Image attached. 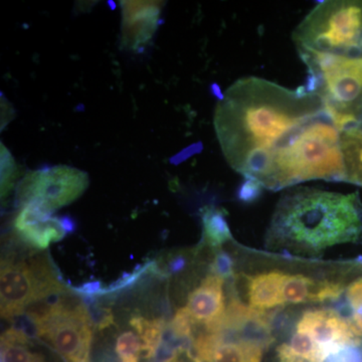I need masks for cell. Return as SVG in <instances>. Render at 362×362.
I'll return each mask as SVG.
<instances>
[{"instance_id": "obj_13", "label": "cell", "mask_w": 362, "mask_h": 362, "mask_svg": "<svg viewBox=\"0 0 362 362\" xmlns=\"http://www.w3.org/2000/svg\"><path fill=\"white\" fill-rule=\"evenodd\" d=\"M330 354L308 333L297 329L277 349L278 362H327Z\"/></svg>"}, {"instance_id": "obj_2", "label": "cell", "mask_w": 362, "mask_h": 362, "mask_svg": "<svg viewBox=\"0 0 362 362\" xmlns=\"http://www.w3.org/2000/svg\"><path fill=\"white\" fill-rule=\"evenodd\" d=\"M362 235V206L357 194L296 190L279 202L272 220V244L318 252L356 242Z\"/></svg>"}, {"instance_id": "obj_6", "label": "cell", "mask_w": 362, "mask_h": 362, "mask_svg": "<svg viewBox=\"0 0 362 362\" xmlns=\"http://www.w3.org/2000/svg\"><path fill=\"white\" fill-rule=\"evenodd\" d=\"M68 294L45 257L14 261L2 259L0 274L1 317L13 319L42 300Z\"/></svg>"}, {"instance_id": "obj_25", "label": "cell", "mask_w": 362, "mask_h": 362, "mask_svg": "<svg viewBox=\"0 0 362 362\" xmlns=\"http://www.w3.org/2000/svg\"><path fill=\"white\" fill-rule=\"evenodd\" d=\"M187 265V259L183 258L182 256L175 257V259H171L168 264V272L171 274L178 273L182 271Z\"/></svg>"}, {"instance_id": "obj_1", "label": "cell", "mask_w": 362, "mask_h": 362, "mask_svg": "<svg viewBox=\"0 0 362 362\" xmlns=\"http://www.w3.org/2000/svg\"><path fill=\"white\" fill-rule=\"evenodd\" d=\"M326 110L304 87L290 90L265 78H240L214 113L223 156L235 171L268 187L305 131Z\"/></svg>"}, {"instance_id": "obj_24", "label": "cell", "mask_w": 362, "mask_h": 362, "mask_svg": "<svg viewBox=\"0 0 362 362\" xmlns=\"http://www.w3.org/2000/svg\"><path fill=\"white\" fill-rule=\"evenodd\" d=\"M104 287L100 281H89L83 283L82 285L71 287L74 293H77L80 296L89 297L93 299L95 296H101Z\"/></svg>"}, {"instance_id": "obj_16", "label": "cell", "mask_w": 362, "mask_h": 362, "mask_svg": "<svg viewBox=\"0 0 362 362\" xmlns=\"http://www.w3.org/2000/svg\"><path fill=\"white\" fill-rule=\"evenodd\" d=\"M130 325L141 339V356L144 359L156 357L160 349L165 322L163 319H146L141 316H134L130 320Z\"/></svg>"}, {"instance_id": "obj_3", "label": "cell", "mask_w": 362, "mask_h": 362, "mask_svg": "<svg viewBox=\"0 0 362 362\" xmlns=\"http://www.w3.org/2000/svg\"><path fill=\"white\" fill-rule=\"evenodd\" d=\"M299 54L362 57V0L320 2L293 33Z\"/></svg>"}, {"instance_id": "obj_23", "label": "cell", "mask_w": 362, "mask_h": 362, "mask_svg": "<svg viewBox=\"0 0 362 362\" xmlns=\"http://www.w3.org/2000/svg\"><path fill=\"white\" fill-rule=\"evenodd\" d=\"M233 261L230 254L225 251H220L214 257L211 271L214 275L218 276L223 280L230 279L233 275Z\"/></svg>"}, {"instance_id": "obj_21", "label": "cell", "mask_w": 362, "mask_h": 362, "mask_svg": "<svg viewBox=\"0 0 362 362\" xmlns=\"http://www.w3.org/2000/svg\"><path fill=\"white\" fill-rule=\"evenodd\" d=\"M194 321L188 312L187 307L178 309L176 311L173 321H171V331L175 337L180 338V339H185V338L192 337V332H194Z\"/></svg>"}, {"instance_id": "obj_9", "label": "cell", "mask_w": 362, "mask_h": 362, "mask_svg": "<svg viewBox=\"0 0 362 362\" xmlns=\"http://www.w3.org/2000/svg\"><path fill=\"white\" fill-rule=\"evenodd\" d=\"M268 343L235 333H209L194 339L197 358L202 362H262Z\"/></svg>"}, {"instance_id": "obj_5", "label": "cell", "mask_w": 362, "mask_h": 362, "mask_svg": "<svg viewBox=\"0 0 362 362\" xmlns=\"http://www.w3.org/2000/svg\"><path fill=\"white\" fill-rule=\"evenodd\" d=\"M37 337L51 345L66 362H90L93 319L82 301L62 295L28 309Z\"/></svg>"}, {"instance_id": "obj_10", "label": "cell", "mask_w": 362, "mask_h": 362, "mask_svg": "<svg viewBox=\"0 0 362 362\" xmlns=\"http://www.w3.org/2000/svg\"><path fill=\"white\" fill-rule=\"evenodd\" d=\"M195 323L206 326V330L214 329L225 314L223 279L211 273L190 293L187 306Z\"/></svg>"}, {"instance_id": "obj_15", "label": "cell", "mask_w": 362, "mask_h": 362, "mask_svg": "<svg viewBox=\"0 0 362 362\" xmlns=\"http://www.w3.org/2000/svg\"><path fill=\"white\" fill-rule=\"evenodd\" d=\"M28 335L18 328L6 330L1 337V362H47L28 346Z\"/></svg>"}, {"instance_id": "obj_14", "label": "cell", "mask_w": 362, "mask_h": 362, "mask_svg": "<svg viewBox=\"0 0 362 362\" xmlns=\"http://www.w3.org/2000/svg\"><path fill=\"white\" fill-rule=\"evenodd\" d=\"M341 148L346 181L362 187V123L342 131Z\"/></svg>"}, {"instance_id": "obj_12", "label": "cell", "mask_w": 362, "mask_h": 362, "mask_svg": "<svg viewBox=\"0 0 362 362\" xmlns=\"http://www.w3.org/2000/svg\"><path fill=\"white\" fill-rule=\"evenodd\" d=\"M285 276V272L280 270L247 276V296L250 306L264 312L283 306L282 287Z\"/></svg>"}, {"instance_id": "obj_22", "label": "cell", "mask_w": 362, "mask_h": 362, "mask_svg": "<svg viewBox=\"0 0 362 362\" xmlns=\"http://www.w3.org/2000/svg\"><path fill=\"white\" fill-rule=\"evenodd\" d=\"M264 185L261 181L252 177H245L237 192V199L244 204H252L261 197Z\"/></svg>"}, {"instance_id": "obj_7", "label": "cell", "mask_w": 362, "mask_h": 362, "mask_svg": "<svg viewBox=\"0 0 362 362\" xmlns=\"http://www.w3.org/2000/svg\"><path fill=\"white\" fill-rule=\"evenodd\" d=\"M89 185L84 171L59 165L30 171L21 180L16 192L20 206L30 202L54 213L78 199Z\"/></svg>"}, {"instance_id": "obj_8", "label": "cell", "mask_w": 362, "mask_h": 362, "mask_svg": "<svg viewBox=\"0 0 362 362\" xmlns=\"http://www.w3.org/2000/svg\"><path fill=\"white\" fill-rule=\"evenodd\" d=\"M14 230L21 240L35 249H47L76 230L70 216H54L52 211L35 202L21 206L14 218Z\"/></svg>"}, {"instance_id": "obj_4", "label": "cell", "mask_w": 362, "mask_h": 362, "mask_svg": "<svg viewBox=\"0 0 362 362\" xmlns=\"http://www.w3.org/2000/svg\"><path fill=\"white\" fill-rule=\"evenodd\" d=\"M308 66V92L321 98L340 130L362 123V57L300 54Z\"/></svg>"}, {"instance_id": "obj_17", "label": "cell", "mask_w": 362, "mask_h": 362, "mask_svg": "<svg viewBox=\"0 0 362 362\" xmlns=\"http://www.w3.org/2000/svg\"><path fill=\"white\" fill-rule=\"evenodd\" d=\"M204 239L209 246L221 247L232 240V233L221 209L214 206L204 207L202 211Z\"/></svg>"}, {"instance_id": "obj_18", "label": "cell", "mask_w": 362, "mask_h": 362, "mask_svg": "<svg viewBox=\"0 0 362 362\" xmlns=\"http://www.w3.org/2000/svg\"><path fill=\"white\" fill-rule=\"evenodd\" d=\"M142 343L132 331H125L117 338L115 351L119 362H139Z\"/></svg>"}, {"instance_id": "obj_26", "label": "cell", "mask_w": 362, "mask_h": 362, "mask_svg": "<svg viewBox=\"0 0 362 362\" xmlns=\"http://www.w3.org/2000/svg\"><path fill=\"white\" fill-rule=\"evenodd\" d=\"M183 347H177V349H175L173 351V356L169 357L168 359H166L164 362H188L185 361L181 359V354H182ZM190 362H202L201 359L197 358V356H194V354H190Z\"/></svg>"}, {"instance_id": "obj_11", "label": "cell", "mask_w": 362, "mask_h": 362, "mask_svg": "<svg viewBox=\"0 0 362 362\" xmlns=\"http://www.w3.org/2000/svg\"><path fill=\"white\" fill-rule=\"evenodd\" d=\"M123 40L136 49L149 42L156 33L162 2L122 1Z\"/></svg>"}, {"instance_id": "obj_19", "label": "cell", "mask_w": 362, "mask_h": 362, "mask_svg": "<svg viewBox=\"0 0 362 362\" xmlns=\"http://www.w3.org/2000/svg\"><path fill=\"white\" fill-rule=\"evenodd\" d=\"M18 176V169L13 157L1 143V199H6L13 190Z\"/></svg>"}, {"instance_id": "obj_20", "label": "cell", "mask_w": 362, "mask_h": 362, "mask_svg": "<svg viewBox=\"0 0 362 362\" xmlns=\"http://www.w3.org/2000/svg\"><path fill=\"white\" fill-rule=\"evenodd\" d=\"M153 265L154 262L149 261L147 263L143 264V265L138 266L131 273H124L122 277L119 278L118 280L107 286V287H104L102 295L114 294V293L122 291L126 288L134 285L147 271L151 270Z\"/></svg>"}]
</instances>
